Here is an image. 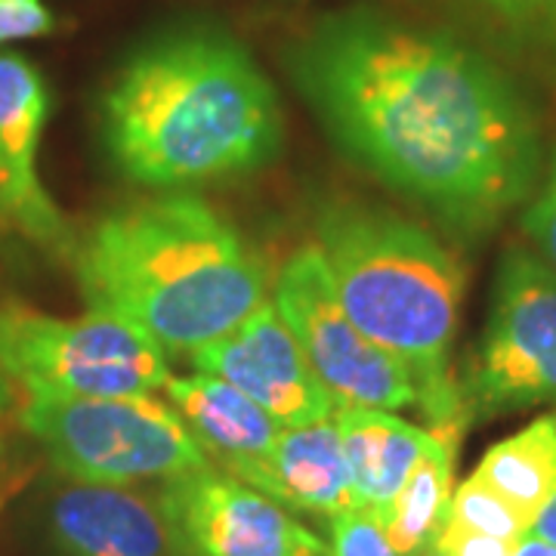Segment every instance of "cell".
I'll use <instances>...</instances> for the list:
<instances>
[{"label": "cell", "instance_id": "obj_10", "mask_svg": "<svg viewBox=\"0 0 556 556\" xmlns=\"http://www.w3.org/2000/svg\"><path fill=\"white\" fill-rule=\"evenodd\" d=\"M189 358L195 371L239 387L281 427H303L338 415V402L309 368L273 300H263L239 328L192 350Z\"/></svg>", "mask_w": 556, "mask_h": 556}, {"label": "cell", "instance_id": "obj_8", "mask_svg": "<svg viewBox=\"0 0 556 556\" xmlns=\"http://www.w3.org/2000/svg\"><path fill=\"white\" fill-rule=\"evenodd\" d=\"M273 306L338 408L399 412L417 405V387L405 365L362 334L340 306L318 244L288 257L273 288Z\"/></svg>", "mask_w": 556, "mask_h": 556}, {"label": "cell", "instance_id": "obj_3", "mask_svg": "<svg viewBox=\"0 0 556 556\" xmlns=\"http://www.w3.org/2000/svg\"><path fill=\"white\" fill-rule=\"evenodd\" d=\"M87 313L112 316L164 353H192L239 328L266 298V263L199 195H159L105 214L75 244Z\"/></svg>", "mask_w": 556, "mask_h": 556}, {"label": "cell", "instance_id": "obj_2", "mask_svg": "<svg viewBox=\"0 0 556 556\" xmlns=\"http://www.w3.org/2000/svg\"><path fill=\"white\" fill-rule=\"evenodd\" d=\"M100 121L115 167L149 189L251 174L285 142L276 87L239 40L214 28L139 43L109 80Z\"/></svg>", "mask_w": 556, "mask_h": 556}, {"label": "cell", "instance_id": "obj_25", "mask_svg": "<svg viewBox=\"0 0 556 556\" xmlns=\"http://www.w3.org/2000/svg\"><path fill=\"white\" fill-rule=\"evenodd\" d=\"M514 556H556V547L551 541L538 538L535 532H529L526 538H519V544L514 547Z\"/></svg>", "mask_w": 556, "mask_h": 556}, {"label": "cell", "instance_id": "obj_7", "mask_svg": "<svg viewBox=\"0 0 556 556\" xmlns=\"http://www.w3.org/2000/svg\"><path fill=\"white\" fill-rule=\"evenodd\" d=\"M460 396L467 415L556 405V273L522 244L501 260L492 313Z\"/></svg>", "mask_w": 556, "mask_h": 556}, {"label": "cell", "instance_id": "obj_15", "mask_svg": "<svg viewBox=\"0 0 556 556\" xmlns=\"http://www.w3.org/2000/svg\"><path fill=\"white\" fill-rule=\"evenodd\" d=\"M334 420L356 507L380 517L396 501L433 433L380 408H338Z\"/></svg>", "mask_w": 556, "mask_h": 556}, {"label": "cell", "instance_id": "obj_5", "mask_svg": "<svg viewBox=\"0 0 556 556\" xmlns=\"http://www.w3.org/2000/svg\"><path fill=\"white\" fill-rule=\"evenodd\" d=\"M22 427L75 482L134 485L174 479L211 464L167 399L25 396Z\"/></svg>", "mask_w": 556, "mask_h": 556}, {"label": "cell", "instance_id": "obj_23", "mask_svg": "<svg viewBox=\"0 0 556 556\" xmlns=\"http://www.w3.org/2000/svg\"><path fill=\"white\" fill-rule=\"evenodd\" d=\"M437 544L448 556H514V547H517L519 541L479 535V532H467L460 526L445 522L442 532H439Z\"/></svg>", "mask_w": 556, "mask_h": 556}, {"label": "cell", "instance_id": "obj_20", "mask_svg": "<svg viewBox=\"0 0 556 556\" xmlns=\"http://www.w3.org/2000/svg\"><path fill=\"white\" fill-rule=\"evenodd\" d=\"M328 556H399L380 526L378 514L365 507H350L328 519Z\"/></svg>", "mask_w": 556, "mask_h": 556}, {"label": "cell", "instance_id": "obj_16", "mask_svg": "<svg viewBox=\"0 0 556 556\" xmlns=\"http://www.w3.org/2000/svg\"><path fill=\"white\" fill-rule=\"evenodd\" d=\"M433 433V430H430ZM460 437L433 433L396 501L380 514V526L399 556H417L437 544L455 492V452Z\"/></svg>", "mask_w": 556, "mask_h": 556}, {"label": "cell", "instance_id": "obj_13", "mask_svg": "<svg viewBox=\"0 0 556 556\" xmlns=\"http://www.w3.org/2000/svg\"><path fill=\"white\" fill-rule=\"evenodd\" d=\"M50 529L65 556H174L161 507L127 485L65 489L53 497Z\"/></svg>", "mask_w": 556, "mask_h": 556}, {"label": "cell", "instance_id": "obj_1", "mask_svg": "<svg viewBox=\"0 0 556 556\" xmlns=\"http://www.w3.org/2000/svg\"><path fill=\"white\" fill-rule=\"evenodd\" d=\"M285 60L350 159L455 229H489L532 195L535 115L460 40L353 7L313 22Z\"/></svg>", "mask_w": 556, "mask_h": 556}, {"label": "cell", "instance_id": "obj_22", "mask_svg": "<svg viewBox=\"0 0 556 556\" xmlns=\"http://www.w3.org/2000/svg\"><path fill=\"white\" fill-rule=\"evenodd\" d=\"M526 229L541 248V257L556 273V155L551 164V174L544 179L538 199L532 201L529 214H526Z\"/></svg>", "mask_w": 556, "mask_h": 556}, {"label": "cell", "instance_id": "obj_4", "mask_svg": "<svg viewBox=\"0 0 556 556\" xmlns=\"http://www.w3.org/2000/svg\"><path fill=\"white\" fill-rule=\"evenodd\" d=\"M316 244L346 316L412 375L430 430L460 437L470 415L452 371L464 294L455 257L417 223L375 204L328 207Z\"/></svg>", "mask_w": 556, "mask_h": 556}, {"label": "cell", "instance_id": "obj_26", "mask_svg": "<svg viewBox=\"0 0 556 556\" xmlns=\"http://www.w3.org/2000/svg\"><path fill=\"white\" fill-rule=\"evenodd\" d=\"M417 556H448V554H445V551H442L439 544H430L427 551H420V554H417Z\"/></svg>", "mask_w": 556, "mask_h": 556}, {"label": "cell", "instance_id": "obj_18", "mask_svg": "<svg viewBox=\"0 0 556 556\" xmlns=\"http://www.w3.org/2000/svg\"><path fill=\"white\" fill-rule=\"evenodd\" d=\"M522 56L556 75V0H482Z\"/></svg>", "mask_w": 556, "mask_h": 556}, {"label": "cell", "instance_id": "obj_14", "mask_svg": "<svg viewBox=\"0 0 556 556\" xmlns=\"http://www.w3.org/2000/svg\"><path fill=\"white\" fill-rule=\"evenodd\" d=\"M164 393L207 457L232 477L266 455L285 430L266 408L217 375L170 378Z\"/></svg>", "mask_w": 556, "mask_h": 556}, {"label": "cell", "instance_id": "obj_6", "mask_svg": "<svg viewBox=\"0 0 556 556\" xmlns=\"http://www.w3.org/2000/svg\"><path fill=\"white\" fill-rule=\"evenodd\" d=\"M0 371L25 396L43 399L142 396L174 378L159 343L118 318H56L25 306H0Z\"/></svg>", "mask_w": 556, "mask_h": 556}, {"label": "cell", "instance_id": "obj_11", "mask_svg": "<svg viewBox=\"0 0 556 556\" xmlns=\"http://www.w3.org/2000/svg\"><path fill=\"white\" fill-rule=\"evenodd\" d=\"M50 118V90L31 62L0 53V229L47 251L75 254L68 223L38 177V149Z\"/></svg>", "mask_w": 556, "mask_h": 556}, {"label": "cell", "instance_id": "obj_12", "mask_svg": "<svg viewBox=\"0 0 556 556\" xmlns=\"http://www.w3.org/2000/svg\"><path fill=\"white\" fill-rule=\"evenodd\" d=\"M285 510L338 517L356 507L350 467L343 455L338 420H316L303 427H285L266 455L236 473Z\"/></svg>", "mask_w": 556, "mask_h": 556}, {"label": "cell", "instance_id": "obj_9", "mask_svg": "<svg viewBox=\"0 0 556 556\" xmlns=\"http://www.w3.org/2000/svg\"><path fill=\"white\" fill-rule=\"evenodd\" d=\"M159 507L174 556H328L281 504L211 464L167 479Z\"/></svg>", "mask_w": 556, "mask_h": 556}, {"label": "cell", "instance_id": "obj_24", "mask_svg": "<svg viewBox=\"0 0 556 556\" xmlns=\"http://www.w3.org/2000/svg\"><path fill=\"white\" fill-rule=\"evenodd\" d=\"M532 532H535L538 538H544V541H551L556 547V492L554 497L544 504V510L538 514L535 522H532Z\"/></svg>", "mask_w": 556, "mask_h": 556}, {"label": "cell", "instance_id": "obj_19", "mask_svg": "<svg viewBox=\"0 0 556 556\" xmlns=\"http://www.w3.org/2000/svg\"><path fill=\"white\" fill-rule=\"evenodd\" d=\"M445 522L460 526L467 532H479V535L504 538V541H519L532 532V519L522 517L507 497L497 495L495 489H489L477 477H467L452 492Z\"/></svg>", "mask_w": 556, "mask_h": 556}, {"label": "cell", "instance_id": "obj_21", "mask_svg": "<svg viewBox=\"0 0 556 556\" xmlns=\"http://www.w3.org/2000/svg\"><path fill=\"white\" fill-rule=\"evenodd\" d=\"M56 20L43 0H0V43L53 35Z\"/></svg>", "mask_w": 556, "mask_h": 556}, {"label": "cell", "instance_id": "obj_17", "mask_svg": "<svg viewBox=\"0 0 556 556\" xmlns=\"http://www.w3.org/2000/svg\"><path fill=\"white\" fill-rule=\"evenodd\" d=\"M473 477L535 522L556 492V412L535 417L519 433L495 442Z\"/></svg>", "mask_w": 556, "mask_h": 556}]
</instances>
